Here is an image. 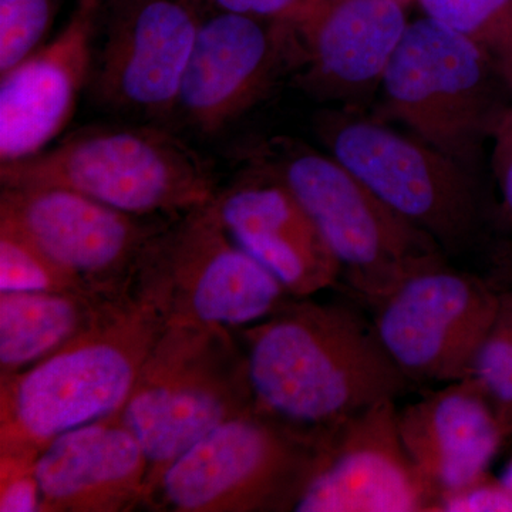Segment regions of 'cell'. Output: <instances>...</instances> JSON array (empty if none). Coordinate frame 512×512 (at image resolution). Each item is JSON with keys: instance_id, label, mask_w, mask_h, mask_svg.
Wrapping results in <instances>:
<instances>
[{"instance_id": "obj_1", "label": "cell", "mask_w": 512, "mask_h": 512, "mask_svg": "<svg viewBox=\"0 0 512 512\" xmlns=\"http://www.w3.org/2000/svg\"><path fill=\"white\" fill-rule=\"evenodd\" d=\"M237 335L256 412L322 443L350 417L416 389L372 319L346 303L291 298Z\"/></svg>"}, {"instance_id": "obj_2", "label": "cell", "mask_w": 512, "mask_h": 512, "mask_svg": "<svg viewBox=\"0 0 512 512\" xmlns=\"http://www.w3.org/2000/svg\"><path fill=\"white\" fill-rule=\"evenodd\" d=\"M168 322L163 286L143 262L79 335L0 377V457L36 460L60 434L116 416Z\"/></svg>"}, {"instance_id": "obj_3", "label": "cell", "mask_w": 512, "mask_h": 512, "mask_svg": "<svg viewBox=\"0 0 512 512\" xmlns=\"http://www.w3.org/2000/svg\"><path fill=\"white\" fill-rule=\"evenodd\" d=\"M0 181L69 188L140 217H180L220 191L207 161L153 123L84 128L28 160L0 164Z\"/></svg>"}, {"instance_id": "obj_4", "label": "cell", "mask_w": 512, "mask_h": 512, "mask_svg": "<svg viewBox=\"0 0 512 512\" xmlns=\"http://www.w3.org/2000/svg\"><path fill=\"white\" fill-rule=\"evenodd\" d=\"M254 410L247 356L237 333L170 320L116 416L146 453L148 488L211 431Z\"/></svg>"}, {"instance_id": "obj_5", "label": "cell", "mask_w": 512, "mask_h": 512, "mask_svg": "<svg viewBox=\"0 0 512 512\" xmlns=\"http://www.w3.org/2000/svg\"><path fill=\"white\" fill-rule=\"evenodd\" d=\"M258 163L302 205L338 262L340 282L369 308L410 276L450 261L329 153L276 140Z\"/></svg>"}, {"instance_id": "obj_6", "label": "cell", "mask_w": 512, "mask_h": 512, "mask_svg": "<svg viewBox=\"0 0 512 512\" xmlns=\"http://www.w3.org/2000/svg\"><path fill=\"white\" fill-rule=\"evenodd\" d=\"M379 89L390 119L467 168L512 104L493 60L424 15L407 25Z\"/></svg>"}, {"instance_id": "obj_7", "label": "cell", "mask_w": 512, "mask_h": 512, "mask_svg": "<svg viewBox=\"0 0 512 512\" xmlns=\"http://www.w3.org/2000/svg\"><path fill=\"white\" fill-rule=\"evenodd\" d=\"M320 443L259 412L227 421L174 460L144 507L173 512L295 511Z\"/></svg>"}, {"instance_id": "obj_8", "label": "cell", "mask_w": 512, "mask_h": 512, "mask_svg": "<svg viewBox=\"0 0 512 512\" xmlns=\"http://www.w3.org/2000/svg\"><path fill=\"white\" fill-rule=\"evenodd\" d=\"M319 136L330 156L433 238L450 261L477 248L484 211L470 168L357 111H326Z\"/></svg>"}, {"instance_id": "obj_9", "label": "cell", "mask_w": 512, "mask_h": 512, "mask_svg": "<svg viewBox=\"0 0 512 512\" xmlns=\"http://www.w3.org/2000/svg\"><path fill=\"white\" fill-rule=\"evenodd\" d=\"M501 289L450 261L430 266L370 308L377 338L414 387L467 379Z\"/></svg>"}, {"instance_id": "obj_10", "label": "cell", "mask_w": 512, "mask_h": 512, "mask_svg": "<svg viewBox=\"0 0 512 512\" xmlns=\"http://www.w3.org/2000/svg\"><path fill=\"white\" fill-rule=\"evenodd\" d=\"M146 265L163 286L175 322L244 329L274 315L292 298L229 237L214 201L168 222Z\"/></svg>"}, {"instance_id": "obj_11", "label": "cell", "mask_w": 512, "mask_h": 512, "mask_svg": "<svg viewBox=\"0 0 512 512\" xmlns=\"http://www.w3.org/2000/svg\"><path fill=\"white\" fill-rule=\"evenodd\" d=\"M116 210L53 185H2L0 221L32 239L96 295H116L138 269L168 222Z\"/></svg>"}, {"instance_id": "obj_12", "label": "cell", "mask_w": 512, "mask_h": 512, "mask_svg": "<svg viewBox=\"0 0 512 512\" xmlns=\"http://www.w3.org/2000/svg\"><path fill=\"white\" fill-rule=\"evenodd\" d=\"M204 15L200 0H110L89 84L94 101L144 123L173 120Z\"/></svg>"}, {"instance_id": "obj_13", "label": "cell", "mask_w": 512, "mask_h": 512, "mask_svg": "<svg viewBox=\"0 0 512 512\" xmlns=\"http://www.w3.org/2000/svg\"><path fill=\"white\" fill-rule=\"evenodd\" d=\"M291 67L296 50L288 22L205 10L173 120L207 136L221 133Z\"/></svg>"}, {"instance_id": "obj_14", "label": "cell", "mask_w": 512, "mask_h": 512, "mask_svg": "<svg viewBox=\"0 0 512 512\" xmlns=\"http://www.w3.org/2000/svg\"><path fill=\"white\" fill-rule=\"evenodd\" d=\"M397 412L382 400L333 430L295 512H433L439 495L410 460Z\"/></svg>"}, {"instance_id": "obj_15", "label": "cell", "mask_w": 512, "mask_h": 512, "mask_svg": "<svg viewBox=\"0 0 512 512\" xmlns=\"http://www.w3.org/2000/svg\"><path fill=\"white\" fill-rule=\"evenodd\" d=\"M101 3L79 0L55 39L0 74V164L43 153L69 126L92 80Z\"/></svg>"}, {"instance_id": "obj_16", "label": "cell", "mask_w": 512, "mask_h": 512, "mask_svg": "<svg viewBox=\"0 0 512 512\" xmlns=\"http://www.w3.org/2000/svg\"><path fill=\"white\" fill-rule=\"evenodd\" d=\"M406 6L403 0H311L288 22L303 86L333 100L379 87L409 25Z\"/></svg>"}, {"instance_id": "obj_17", "label": "cell", "mask_w": 512, "mask_h": 512, "mask_svg": "<svg viewBox=\"0 0 512 512\" xmlns=\"http://www.w3.org/2000/svg\"><path fill=\"white\" fill-rule=\"evenodd\" d=\"M214 207L229 237L292 298H313L340 284L338 262L318 228L292 192L262 165L218 191Z\"/></svg>"}, {"instance_id": "obj_18", "label": "cell", "mask_w": 512, "mask_h": 512, "mask_svg": "<svg viewBox=\"0 0 512 512\" xmlns=\"http://www.w3.org/2000/svg\"><path fill=\"white\" fill-rule=\"evenodd\" d=\"M148 460L119 416L56 437L35 464L40 512H126L144 504Z\"/></svg>"}, {"instance_id": "obj_19", "label": "cell", "mask_w": 512, "mask_h": 512, "mask_svg": "<svg viewBox=\"0 0 512 512\" xmlns=\"http://www.w3.org/2000/svg\"><path fill=\"white\" fill-rule=\"evenodd\" d=\"M397 421L410 460L437 495L490 473L494 458L511 440L480 387L468 377L441 384L399 409Z\"/></svg>"}, {"instance_id": "obj_20", "label": "cell", "mask_w": 512, "mask_h": 512, "mask_svg": "<svg viewBox=\"0 0 512 512\" xmlns=\"http://www.w3.org/2000/svg\"><path fill=\"white\" fill-rule=\"evenodd\" d=\"M107 298L80 292H0V377L23 372L62 348L92 323Z\"/></svg>"}, {"instance_id": "obj_21", "label": "cell", "mask_w": 512, "mask_h": 512, "mask_svg": "<svg viewBox=\"0 0 512 512\" xmlns=\"http://www.w3.org/2000/svg\"><path fill=\"white\" fill-rule=\"evenodd\" d=\"M423 15L460 33L493 60L512 90V0H416Z\"/></svg>"}, {"instance_id": "obj_22", "label": "cell", "mask_w": 512, "mask_h": 512, "mask_svg": "<svg viewBox=\"0 0 512 512\" xmlns=\"http://www.w3.org/2000/svg\"><path fill=\"white\" fill-rule=\"evenodd\" d=\"M0 292H80L96 295L53 261L32 239L2 221Z\"/></svg>"}, {"instance_id": "obj_23", "label": "cell", "mask_w": 512, "mask_h": 512, "mask_svg": "<svg viewBox=\"0 0 512 512\" xmlns=\"http://www.w3.org/2000/svg\"><path fill=\"white\" fill-rule=\"evenodd\" d=\"M468 379L480 387L512 439V285L501 289L497 313Z\"/></svg>"}, {"instance_id": "obj_24", "label": "cell", "mask_w": 512, "mask_h": 512, "mask_svg": "<svg viewBox=\"0 0 512 512\" xmlns=\"http://www.w3.org/2000/svg\"><path fill=\"white\" fill-rule=\"evenodd\" d=\"M63 0H0V74L46 43Z\"/></svg>"}, {"instance_id": "obj_25", "label": "cell", "mask_w": 512, "mask_h": 512, "mask_svg": "<svg viewBox=\"0 0 512 512\" xmlns=\"http://www.w3.org/2000/svg\"><path fill=\"white\" fill-rule=\"evenodd\" d=\"M433 512H512V491L501 477L487 473L440 494Z\"/></svg>"}, {"instance_id": "obj_26", "label": "cell", "mask_w": 512, "mask_h": 512, "mask_svg": "<svg viewBox=\"0 0 512 512\" xmlns=\"http://www.w3.org/2000/svg\"><path fill=\"white\" fill-rule=\"evenodd\" d=\"M36 460L0 457V512H40Z\"/></svg>"}, {"instance_id": "obj_27", "label": "cell", "mask_w": 512, "mask_h": 512, "mask_svg": "<svg viewBox=\"0 0 512 512\" xmlns=\"http://www.w3.org/2000/svg\"><path fill=\"white\" fill-rule=\"evenodd\" d=\"M493 171L500 191L501 207L512 228V104L495 128L493 137Z\"/></svg>"}, {"instance_id": "obj_28", "label": "cell", "mask_w": 512, "mask_h": 512, "mask_svg": "<svg viewBox=\"0 0 512 512\" xmlns=\"http://www.w3.org/2000/svg\"><path fill=\"white\" fill-rule=\"evenodd\" d=\"M205 10L292 22L311 0H200Z\"/></svg>"}, {"instance_id": "obj_29", "label": "cell", "mask_w": 512, "mask_h": 512, "mask_svg": "<svg viewBox=\"0 0 512 512\" xmlns=\"http://www.w3.org/2000/svg\"><path fill=\"white\" fill-rule=\"evenodd\" d=\"M501 480H503L505 485L512 491V453L510 458H508L507 464H505Z\"/></svg>"}, {"instance_id": "obj_30", "label": "cell", "mask_w": 512, "mask_h": 512, "mask_svg": "<svg viewBox=\"0 0 512 512\" xmlns=\"http://www.w3.org/2000/svg\"><path fill=\"white\" fill-rule=\"evenodd\" d=\"M404 3H410L412 0H403Z\"/></svg>"}]
</instances>
